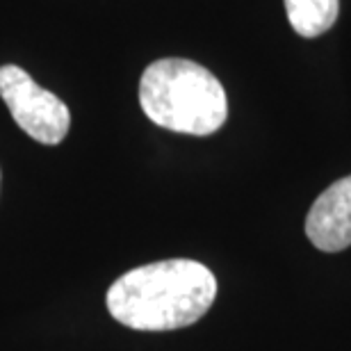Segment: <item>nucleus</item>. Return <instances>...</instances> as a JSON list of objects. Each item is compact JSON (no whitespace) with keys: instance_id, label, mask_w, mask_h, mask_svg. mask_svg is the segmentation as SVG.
I'll list each match as a JSON object with an SVG mask.
<instances>
[{"instance_id":"3","label":"nucleus","mask_w":351,"mask_h":351,"mask_svg":"<svg viewBox=\"0 0 351 351\" xmlns=\"http://www.w3.org/2000/svg\"><path fill=\"white\" fill-rule=\"evenodd\" d=\"M0 98L12 112L19 128L41 144L55 146L66 137L71 112L66 103L39 87L21 66H0Z\"/></svg>"},{"instance_id":"1","label":"nucleus","mask_w":351,"mask_h":351,"mask_svg":"<svg viewBox=\"0 0 351 351\" xmlns=\"http://www.w3.org/2000/svg\"><path fill=\"white\" fill-rule=\"evenodd\" d=\"M217 297L206 265L185 258L135 267L108 290V311L135 331H173L199 322Z\"/></svg>"},{"instance_id":"5","label":"nucleus","mask_w":351,"mask_h":351,"mask_svg":"<svg viewBox=\"0 0 351 351\" xmlns=\"http://www.w3.org/2000/svg\"><path fill=\"white\" fill-rule=\"evenodd\" d=\"M287 21L301 37H319L331 30L340 12V0H283Z\"/></svg>"},{"instance_id":"4","label":"nucleus","mask_w":351,"mask_h":351,"mask_svg":"<svg viewBox=\"0 0 351 351\" xmlns=\"http://www.w3.org/2000/svg\"><path fill=\"white\" fill-rule=\"evenodd\" d=\"M306 235L326 254L351 247V176L331 182L308 210Z\"/></svg>"},{"instance_id":"2","label":"nucleus","mask_w":351,"mask_h":351,"mask_svg":"<svg viewBox=\"0 0 351 351\" xmlns=\"http://www.w3.org/2000/svg\"><path fill=\"white\" fill-rule=\"evenodd\" d=\"M139 105L160 128L206 137L226 123L228 101L221 82L192 60L167 58L146 66Z\"/></svg>"}]
</instances>
